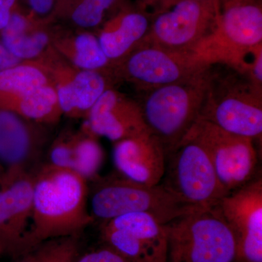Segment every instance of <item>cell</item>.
<instances>
[{
  "instance_id": "1",
  "label": "cell",
  "mask_w": 262,
  "mask_h": 262,
  "mask_svg": "<svg viewBox=\"0 0 262 262\" xmlns=\"http://www.w3.org/2000/svg\"><path fill=\"white\" fill-rule=\"evenodd\" d=\"M89 195L87 179L74 170L50 163L38 169L30 225L12 258L47 239L80 235L94 221Z\"/></svg>"
},
{
  "instance_id": "2",
  "label": "cell",
  "mask_w": 262,
  "mask_h": 262,
  "mask_svg": "<svg viewBox=\"0 0 262 262\" xmlns=\"http://www.w3.org/2000/svg\"><path fill=\"white\" fill-rule=\"evenodd\" d=\"M213 71L209 66L185 80L146 93L140 103L144 120L166 154L178 145L199 117Z\"/></svg>"
},
{
  "instance_id": "3",
  "label": "cell",
  "mask_w": 262,
  "mask_h": 262,
  "mask_svg": "<svg viewBox=\"0 0 262 262\" xmlns=\"http://www.w3.org/2000/svg\"><path fill=\"white\" fill-rule=\"evenodd\" d=\"M165 227L166 262H237V238L216 207L183 215Z\"/></svg>"
},
{
  "instance_id": "4",
  "label": "cell",
  "mask_w": 262,
  "mask_h": 262,
  "mask_svg": "<svg viewBox=\"0 0 262 262\" xmlns=\"http://www.w3.org/2000/svg\"><path fill=\"white\" fill-rule=\"evenodd\" d=\"M261 44V1L246 0L222 8L214 29L189 54L199 65L222 63L243 73L248 56Z\"/></svg>"
},
{
  "instance_id": "5",
  "label": "cell",
  "mask_w": 262,
  "mask_h": 262,
  "mask_svg": "<svg viewBox=\"0 0 262 262\" xmlns=\"http://www.w3.org/2000/svg\"><path fill=\"white\" fill-rule=\"evenodd\" d=\"M91 215L101 222L130 213H145L165 225L196 211L169 192L162 184L147 186L120 176L94 179Z\"/></svg>"
},
{
  "instance_id": "6",
  "label": "cell",
  "mask_w": 262,
  "mask_h": 262,
  "mask_svg": "<svg viewBox=\"0 0 262 262\" xmlns=\"http://www.w3.org/2000/svg\"><path fill=\"white\" fill-rule=\"evenodd\" d=\"M198 118L227 132L261 141L262 91L234 69L225 74L213 71Z\"/></svg>"
},
{
  "instance_id": "7",
  "label": "cell",
  "mask_w": 262,
  "mask_h": 262,
  "mask_svg": "<svg viewBox=\"0 0 262 262\" xmlns=\"http://www.w3.org/2000/svg\"><path fill=\"white\" fill-rule=\"evenodd\" d=\"M160 184L181 201L198 209L214 208L228 194L206 151L187 137L167 153Z\"/></svg>"
},
{
  "instance_id": "8",
  "label": "cell",
  "mask_w": 262,
  "mask_h": 262,
  "mask_svg": "<svg viewBox=\"0 0 262 262\" xmlns=\"http://www.w3.org/2000/svg\"><path fill=\"white\" fill-rule=\"evenodd\" d=\"M222 13L221 0H177L151 18L142 44L189 53L214 29Z\"/></svg>"
},
{
  "instance_id": "9",
  "label": "cell",
  "mask_w": 262,
  "mask_h": 262,
  "mask_svg": "<svg viewBox=\"0 0 262 262\" xmlns=\"http://www.w3.org/2000/svg\"><path fill=\"white\" fill-rule=\"evenodd\" d=\"M185 137L205 149L227 192L239 189L258 175V157L253 139L227 132L199 118Z\"/></svg>"
},
{
  "instance_id": "10",
  "label": "cell",
  "mask_w": 262,
  "mask_h": 262,
  "mask_svg": "<svg viewBox=\"0 0 262 262\" xmlns=\"http://www.w3.org/2000/svg\"><path fill=\"white\" fill-rule=\"evenodd\" d=\"M37 61L48 71L63 115L87 118L90 110L105 91L118 80L103 72L82 70L66 61L53 48Z\"/></svg>"
},
{
  "instance_id": "11",
  "label": "cell",
  "mask_w": 262,
  "mask_h": 262,
  "mask_svg": "<svg viewBox=\"0 0 262 262\" xmlns=\"http://www.w3.org/2000/svg\"><path fill=\"white\" fill-rule=\"evenodd\" d=\"M205 67L193 61L189 53L142 44L117 63L115 75L119 82L146 93L185 80Z\"/></svg>"
},
{
  "instance_id": "12",
  "label": "cell",
  "mask_w": 262,
  "mask_h": 262,
  "mask_svg": "<svg viewBox=\"0 0 262 262\" xmlns=\"http://www.w3.org/2000/svg\"><path fill=\"white\" fill-rule=\"evenodd\" d=\"M105 246L134 262H166L165 225L145 213H130L102 222Z\"/></svg>"
},
{
  "instance_id": "13",
  "label": "cell",
  "mask_w": 262,
  "mask_h": 262,
  "mask_svg": "<svg viewBox=\"0 0 262 262\" xmlns=\"http://www.w3.org/2000/svg\"><path fill=\"white\" fill-rule=\"evenodd\" d=\"M215 207L237 238V262H262L261 174L228 193Z\"/></svg>"
},
{
  "instance_id": "14",
  "label": "cell",
  "mask_w": 262,
  "mask_h": 262,
  "mask_svg": "<svg viewBox=\"0 0 262 262\" xmlns=\"http://www.w3.org/2000/svg\"><path fill=\"white\" fill-rule=\"evenodd\" d=\"M34 176L32 171L5 169L0 182V247L10 257L30 225Z\"/></svg>"
},
{
  "instance_id": "15",
  "label": "cell",
  "mask_w": 262,
  "mask_h": 262,
  "mask_svg": "<svg viewBox=\"0 0 262 262\" xmlns=\"http://www.w3.org/2000/svg\"><path fill=\"white\" fill-rule=\"evenodd\" d=\"M48 127L0 108V164L32 171L51 143Z\"/></svg>"
},
{
  "instance_id": "16",
  "label": "cell",
  "mask_w": 262,
  "mask_h": 262,
  "mask_svg": "<svg viewBox=\"0 0 262 262\" xmlns=\"http://www.w3.org/2000/svg\"><path fill=\"white\" fill-rule=\"evenodd\" d=\"M86 123L95 135L115 143L149 131L140 103L115 88L105 91L96 101Z\"/></svg>"
},
{
  "instance_id": "17",
  "label": "cell",
  "mask_w": 262,
  "mask_h": 262,
  "mask_svg": "<svg viewBox=\"0 0 262 262\" xmlns=\"http://www.w3.org/2000/svg\"><path fill=\"white\" fill-rule=\"evenodd\" d=\"M113 157L119 173L131 181L155 186L163 179L166 152L149 131L115 142Z\"/></svg>"
},
{
  "instance_id": "18",
  "label": "cell",
  "mask_w": 262,
  "mask_h": 262,
  "mask_svg": "<svg viewBox=\"0 0 262 262\" xmlns=\"http://www.w3.org/2000/svg\"><path fill=\"white\" fill-rule=\"evenodd\" d=\"M97 137L86 122L78 130L65 129L50 143L49 163L74 170L88 181L94 180L99 177L103 160Z\"/></svg>"
},
{
  "instance_id": "19",
  "label": "cell",
  "mask_w": 262,
  "mask_h": 262,
  "mask_svg": "<svg viewBox=\"0 0 262 262\" xmlns=\"http://www.w3.org/2000/svg\"><path fill=\"white\" fill-rule=\"evenodd\" d=\"M151 18L130 3L95 32L103 53L115 67L142 45L149 32Z\"/></svg>"
},
{
  "instance_id": "20",
  "label": "cell",
  "mask_w": 262,
  "mask_h": 262,
  "mask_svg": "<svg viewBox=\"0 0 262 262\" xmlns=\"http://www.w3.org/2000/svg\"><path fill=\"white\" fill-rule=\"evenodd\" d=\"M51 45L58 55L77 68L103 72L116 78L115 64L103 53L95 32L53 21Z\"/></svg>"
},
{
  "instance_id": "21",
  "label": "cell",
  "mask_w": 262,
  "mask_h": 262,
  "mask_svg": "<svg viewBox=\"0 0 262 262\" xmlns=\"http://www.w3.org/2000/svg\"><path fill=\"white\" fill-rule=\"evenodd\" d=\"M51 20H40L18 7L0 32V41L22 61H37L51 47Z\"/></svg>"
},
{
  "instance_id": "22",
  "label": "cell",
  "mask_w": 262,
  "mask_h": 262,
  "mask_svg": "<svg viewBox=\"0 0 262 262\" xmlns=\"http://www.w3.org/2000/svg\"><path fill=\"white\" fill-rule=\"evenodd\" d=\"M128 4V0H58L52 20L95 32Z\"/></svg>"
},
{
  "instance_id": "23",
  "label": "cell",
  "mask_w": 262,
  "mask_h": 262,
  "mask_svg": "<svg viewBox=\"0 0 262 262\" xmlns=\"http://www.w3.org/2000/svg\"><path fill=\"white\" fill-rule=\"evenodd\" d=\"M0 108L49 126L56 124L63 115L53 84L18 96L0 97Z\"/></svg>"
},
{
  "instance_id": "24",
  "label": "cell",
  "mask_w": 262,
  "mask_h": 262,
  "mask_svg": "<svg viewBox=\"0 0 262 262\" xmlns=\"http://www.w3.org/2000/svg\"><path fill=\"white\" fill-rule=\"evenodd\" d=\"M53 84L47 69L38 61H24L0 72V97L18 96Z\"/></svg>"
},
{
  "instance_id": "25",
  "label": "cell",
  "mask_w": 262,
  "mask_h": 262,
  "mask_svg": "<svg viewBox=\"0 0 262 262\" xmlns=\"http://www.w3.org/2000/svg\"><path fill=\"white\" fill-rule=\"evenodd\" d=\"M80 235L42 241L12 258L13 262H76L80 257Z\"/></svg>"
},
{
  "instance_id": "26",
  "label": "cell",
  "mask_w": 262,
  "mask_h": 262,
  "mask_svg": "<svg viewBox=\"0 0 262 262\" xmlns=\"http://www.w3.org/2000/svg\"><path fill=\"white\" fill-rule=\"evenodd\" d=\"M243 74L256 89L262 91V44L255 48L245 62Z\"/></svg>"
},
{
  "instance_id": "27",
  "label": "cell",
  "mask_w": 262,
  "mask_h": 262,
  "mask_svg": "<svg viewBox=\"0 0 262 262\" xmlns=\"http://www.w3.org/2000/svg\"><path fill=\"white\" fill-rule=\"evenodd\" d=\"M58 0H19L20 6L40 20H52Z\"/></svg>"
},
{
  "instance_id": "28",
  "label": "cell",
  "mask_w": 262,
  "mask_h": 262,
  "mask_svg": "<svg viewBox=\"0 0 262 262\" xmlns=\"http://www.w3.org/2000/svg\"><path fill=\"white\" fill-rule=\"evenodd\" d=\"M76 262H134L123 257L111 248L103 247L81 254Z\"/></svg>"
},
{
  "instance_id": "29",
  "label": "cell",
  "mask_w": 262,
  "mask_h": 262,
  "mask_svg": "<svg viewBox=\"0 0 262 262\" xmlns=\"http://www.w3.org/2000/svg\"><path fill=\"white\" fill-rule=\"evenodd\" d=\"M177 0H136V6L151 17L168 8Z\"/></svg>"
},
{
  "instance_id": "30",
  "label": "cell",
  "mask_w": 262,
  "mask_h": 262,
  "mask_svg": "<svg viewBox=\"0 0 262 262\" xmlns=\"http://www.w3.org/2000/svg\"><path fill=\"white\" fill-rule=\"evenodd\" d=\"M19 6V0H0V32L6 27Z\"/></svg>"
},
{
  "instance_id": "31",
  "label": "cell",
  "mask_w": 262,
  "mask_h": 262,
  "mask_svg": "<svg viewBox=\"0 0 262 262\" xmlns=\"http://www.w3.org/2000/svg\"><path fill=\"white\" fill-rule=\"evenodd\" d=\"M22 61H24L19 59L14 55L12 54L0 41V72L18 65Z\"/></svg>"
},
{
  "instance_id": "32",
  "label": "cell",
  "mask_w": 262,
  "mask_h": 262,
  "mask_svg": "<svg viewBox=\"0 0 262 262\" xmlns=\"http://www.w3.org/2000/svg\"><path fill=\"white\" fill-rule=\"evenodd\" d=\"M244 1H246V0H221L222 9L225 7L229 6V5L237 4V3H242Z\"/></svg>"
},
{
  "instance_id": "33",
  "label": "cell",
  "mask_w": 262,
  "mask_h": 262,
  "mask_svg": "<svg viewBox=\"0 0 262 262\" xmlns=\"http://www.w3.org/2000/svg\"><path fill=\"white\" fill-rule=\"evenodd\" d=\"M5 170L4 167L0 164V182H1L2 179H3V175H4Z\"/></svg>"
},
{
  "instance_id": "34",
  "label": "cell",
  "mask_w": 262,
  "mask_h": 262,
  "mask_svg": "<svg viewBox=\"0 0 262 262\" xmlns=\"http://www.w3.org/2000/svg\"><path fill=\"white\" fill-rule=\"evenodd\" d=\"M3 255H4V253H3V249H2V248L0 247V258H1V256H3Z\"/></svg>"
},
{
  "instance_id": "35",
  "label": "cell",
  "mask_w": 262,
  "mask_h": 262,
  "mask_svg": "<svg viewBox=\"0 0 262 262\" xmlns=\"http://www.w3.org/2000/svg\"><path fill=\"white\" fill-rule=\"evenodd\" d=\"M196 1L206 2V1H210V0H196Z\"/></svg>"
}]
</instances>
